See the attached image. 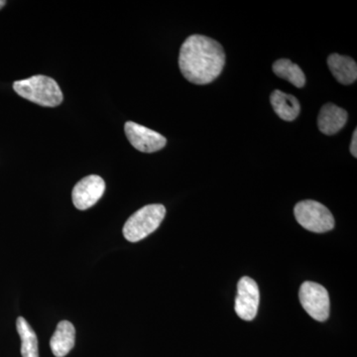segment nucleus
I'll return each instance as SVG.
<instances>
[{
  "label": "nucleus",
  "instance_id": "obj_1",
  "mask_svg": "<svg viewBox=\"0 0 357 357\" xmlns=\"http://www.w3.org/2000/svg\"><path fill=\"white\" fill-rule=\"evenodd\" d=\"M225 65L222 45L204 35H192L181 47L178 67L185 79L195 84L215 81Z\"/></svg>",
  "mask_w": 357,
  "mask_h": 357
},
{
  "label": "nucleus",
  "instance_id": "obj_2",
  "mask_svg": "<svg viewBox=\"0 0 357 357\" xmlns=\"http://www.w3.org/2000/svg\"><path fill=\"white\" fill-rule=\"evenodd\" d=\"M13 89L21 98L41 107H55L63 102L62 91L57 82L41 75L15 82Z\"/></svg>",
  "mask_w": 357,
  "mask_h": 357
},
{
  "label": "nucleus",
  "instance_id": "obj_3",
  "mask_svg": "<svg viewBox=\"0 0 357 357\" xmlns=\"http://www.w3.org/2000/svg\"><path fill=\"white\" fill-rule=\"evenodd\" d=\"M166 215L163 204H148L134 213L123 227V236L130 243H138L158 229Z\"/></svg>",
  "mask_w": 357,
  "mask_h": 357
},
{
  "label": "nucleus",
  "instance_id": "obj_4",
  "mask_svg": "<svg viewBox=\"0 0 357 357\" xmlns=\"http://www.w3.org/2000/svg\"><path fill=\"white\" fill-rule=\"evenodd\" d=\"M296 220L310 231L324 234L335 227V218L326 206L316 201H302L296 204Z\"/></svg>",
  "mask_w": 357,
  "mask_h": 357
},
{
  "label": "nucleus",
  "instance_id": "obj_5",
  "mask_svg": "<svg viewBox=\"0 0 357 357\" xmlns=\"http://www.w3.org/2000/svg\"><path fill=\"white\" fill-rule=\"evenodd\" d=\"M299 298L305 311L318 321L330 317V296L324 286L314 282H305L300 288Z\"/></svg>",
  "mask_w": 357,
  "mask_h": 357
},
{
  "label": "nucleus",
  "instance_id": "obj_6",
  "mask_svg": "<svg viewBox=\"0 0 357 357\" xmlns=\"http://www.w3.org/2000/svg\"><path fill=\"white\" fill-rule=\"evenodd\" d=\"M260 293L257 283L250 277H243L237 284L236 312L243 321L255 319L259 307Z\"/></svg>",
  "mask_w": 357,
  "mask_h": 357
},
{
  "label": "nucleus",
  "instance_id": "obj_7",
  "mask_svg": "<svg viewBox=\"0 0 357 357\" xmlns=\"http://www.w3.org/2000/svg\"><path fill=\"white\" fill-rule=\"evenodd\" d=\"M124 130L129 142L138 151L153 153L165 147L167 140L163 135L135 122H126Z\"/></svg>",
  "mask_w": 357,
  "mask_h": 357
},
{
  "label": "nucleus",
  "instance_id": "obj_8",
  "mask_svg": "<svg viewBox=\"0 0 357 357\" xmlns=\"http://www.w3.org/2000/svg\"><path fill=\"white\" fill-rule=\"evenodd\" d=\"M105 191L103 178L98 175H89L75 185L72 192L73 203L77 210H88L100 201Z\"/></svg>",
  "mask_w": 357,
  "mask_h": 357
},
{
  "label": "nucleus",
  "instance_id": "obj_9",
  "mask_svg": "<svg viewBox=\"0 0 357 357\" xmlns=\"http://www.w3.org/2000/svg\"><path fill=\"white\" fill-rule=\"evenodd\" d=\"M347 112L333 103H326L321 107L318 116L319 130L326 135H333L344 128Z\"/></svg>",
  "mask_w": 357,
  "mask_h": 357
},
{
  "label": "nucleus",
  "instance_id": "obj_10",
  "mask_svg": "<svg viewBox=\"0 0 357 357\" xmlns=\"http://www.w3.org/2000/svg\"><path fill=\"white\" fill-rule=\"evenodd\" d=\"M75 338H76V330L74 325L68 321H60L50 340V347L54 356L56 357L67 356L74 349Z\"/></svg>",
  "mask_w": 357,
  "mask_h": 357
},
{
  "label": "nucleus",
  "instance_id": "obj_11",
  "mask_svg": "<svg viewBox=\"0 0 357 357\" xmlns=\"http://www.w3.org/2000/svg\"><path fill=\"white\" fill-rule=\"evenodd\" d=\"M328 66L338 83L351 84L356 81L357 65L354 59L332 54L328 58Z\"/></svg>",
  "mask_w": 357,
  "mask_h": 357
},
{
  "label": "nucleus",
  "instance_id": "obj_12",
  "mask_svg": "<svg viewBox=\"0 0 357 357\" xmlns=\"http://www.w3.org/2000/svg\"><path fill=\"white\" fill-rule=\"evenodd\" d=\"M270 102L274 112L283 121H293L299 116L300 102L295 96L276 89L271 93Z\"/></svg>",
  "mask_w": 357,
  "mask_h": 357
},
{
  "label": "nucleus",
  "instance_id": "obj_13",
  "mask_svg": "<svg viewBox=\"0 0 357 357\" xmlns=\"http://www.w3.org/2000/svg\"><path fill=\"white\" fill-rule=\"evenodd\" d=\"M16 328L21 338V356L39 357L38 338L28 321L20 317L16 321Z\"/></svg>",
  "mask_w": 357,
  "mask_h": 357
},
{
  "label": "nucleus",
  "instance_id": "obj_14",
  "mask_svg": "<svg viewBox=\"0 0 357 357\" xmlns=\"http://www.w3.org/2000/svg\"><path fill=\"white\" fill-rule=\"evenodd\" d=\"M273 72L277 77L290 82L296 88H303L306 84V76L299 66L288 59H280L273 65Z\"/></svg>",
  "mask_w": 357,
  "mask_h": 357
},
{
  "label": "nucleus",
  "instance_id": "obj_15",
  "mask_svg": "<svg viewBox=\"0 0 357 357\" xmlns=\"http://www.w3.org/2000/svg\"><path fill=\"white\" fill-rule=\"evenodd\" d=\"M357 130H354V135H352V140L351 144V153L354 155V158L357 157Z\"/></svg>",
  "mask_w": 357,
  "mask_h": 357
},
{
  "label": "nucleus",
  "instance_id": "obj_16",
  "mask_svg": "<svg viewBox=\"0 0 357 357\" xmlns=\"http://www.w3.org/2000/svg\"><path fill=\"white\" fill-rule=\"evenodd\" d=\"M6 1H4V0H0V9L2 8L4 6H6Z\"/></svg>",
  "mask_w": 357,
  "mask_h": 357
}]
</instances>
